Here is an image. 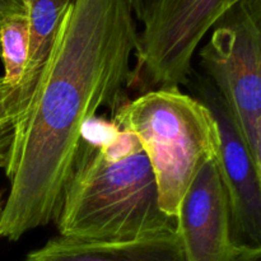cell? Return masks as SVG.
<instances>
[{
  "instance_id": "6da1fadb",
  "label": "cell",
  "mask_w": 261,
  "mask_h": 261,
  "mask_svg": "<svg viewBox=\"0 0 261 261\" xmlns=\"http://www.w3.org/2000/svg\"><path fill=\"white\" fill-rule=\"evenodd\" d=\"M138 35L130 0H74L18 121L0 237L55 222L82 129L126 99Z\"/></svg>"
},
{
  "instance_id": "7a4b0ae2",
  "label": "cell",
  "mask_w": 261,
  "mask_h": 261,
  "mask_svg": "<svg viewBox=\"0 0 261 261\" xmlns=\"http://www.w3.org/2000/svg\"><path fill=\"white\" fill-rule=\"evenodd\" d=\"M55 223L59 236L78 241H125L176 229V219L161 209L139 140L101 116L82 129Z\"/></svg>"
},
{
  "instance_id": "3957f363",
  "label": "cell",
  "mask_w": 261,
  "mask_h": 261,
  "mask_svg": "<svg viewBox=\"0 0 261 261\" xmlns=\"http://www.w3.org/2000/svg\"><path fill=\"white\" fill-rule=\"evenodd\" d=\"M111 121L139 140L154 173L161 209L176 219L200 168L218 154L212 112L180 88L155 89L121 102Z\"/></svg>"
},
{
  "instance_id": "277c9868",
  "label": "cell",
  "mask_w": 261,
  "mask_h": 261,
  "mask_svg": "<svg viewBox=\"0 0 261 261\" xmlns=\"http://www.w3.org/2000/svg\"><path fill=\"white\" fill-rule=\"evenodd\" d=\"M199 61L261 170V0H241L212 28Z\"/></svg>"
},
{
  "instance_id": "5b68a950",
  "label": "cell",
  "mask_w": 261,
  "mask_h": 261,
  "mask_svg": "<svg viewBox=\"0 0 261 261\" xmlns=\"http://www.w3.org/2000/svg\"><path fill=\"white\" fill-rule=\"evenodd\" d=\"M239 2L152 0L140 22L129 87L145 93L185 86L200 42Z\"/></svg>"
},
{
  "instance_id": "8992f818",
  "label": "cell",
  "mask_w": 261,
  "mask_h": 261,
  "mask_svg": "<svg viewBox=\"0 0 261 261\" xmlns=\"http://www.w3.org/2000/svg\"><path fill=\"white\" fill-rule=\"evenodd\" d=\"M185 86L216 120L219 138L216 161L228 196L232 241L236 246L261 247V170L212 82L193 70Z\"/></svg>"
},
{
  "instance_id": "52a82bcc",
  "label": "cell",
  "mask_w": 261,
  "mask_h": 261,
  "mask_svg": "<svg viewBox=\"0 0 261 261\" xmlns=\"http://www.w3.org/2000/svg\"><path fill=\"white\" fill-rule=\"evenodd\" d=\"M176 232L189 261H231L232 241L228 196L216 160L200 168L182 199Z\"/></svg>"
},
{
  "instance_id": "ba28073f",
  "label": "cell",
  "mask_w": 261,
  "mask_h": 261,
  "mask_svg": "<svg viewBox=\"0 0 261 261\" xmlns=\"http://www.w3.org/2000/svg\"><path fill=\"white\" fill-rule=\"evenodd\" d=\"M24 261H189L177 232L125 241H78L54 237Z\"/></svg>"
},
{
  "instance_id": "9c48e42d",
  "label": "cell",
  "mask_w": 261,
  "mask_h": 261,
  "mask_svg": "<svg viewBox=\"0 0 261 261\" xmlns=\"http://www.w3.org/2000/svg\"><path fill=\"white\" fill-rule=\"evenodd\" d=\"M28 22L30 60L22 89L30 99L38 74L51 53L56 36L74 0H22ZM27 106V105H25Z\"/></svg>"
},
{
  "instance_id": "30bf717a",
  "label": "cell",
  "mask_w": 261,
  "mask_h": 261,
  "mask_svg": "<svg viewBox=\"0 0 261 261\" xmlns=\"http://www.w3.org/2000/svg\"><path fill=\"white\" fill-rule=\"evenodd\" d=\"M0 59L4 66L2 78L5 83L12 87L22 86L30 60V36L25 13L0 20Z\"/></svg>"
},
{
  "instance_id": "8fae6325",
  "label": "cell",
  "mask_w": 261,
  "mask_h": 261,
  "mask_svg": "<svg viewBox=\"0 0 261 261\" xmlns=\"http://www.w3.org/2000/svg\"><path fill=\"white\" fill-rule=\"evenodd\" d=\"M27 105L22 87H12L0 76V170L7 168L18 121Z\"/></svg>"
},
{
  "instance_id": "7c38bea8",
  "label": "cell",
  "mask_w": 261,
  "mask_h": 261,
  "mask_svg": "<svg viewBox=\"0 0 261 261\" xmlns=\"http://www.w3.org/2000/svg\"><path fill=\"white\" fill-rule=\"evenodd\" d=\"M231 261H261V247L236 246Z\"/></svg>"
},
{
  "instance_id": "4fadbf2b",
  "label": "cell",
  "mask_w": 261,
  "mask_h": 261,
  "mask_svg": "<svg viewBox=\"0 0 261 261\" xmlns=\"http://www.w3.org/2000/svg\"><path fill=\"white\" fill-rule=\"evenodd\" d=\"M14 14H24L22 0H0V20Z\"/></svg>"
},
{
  "instance_id": "5bb4252c",
  "label": "cell",
  "mask_w": 261,
  "mask_h": 261,
  "mask_svg": "<svg viewBox=\"0 0 261 261\" xmlns=\"http://www.w3.org/2000/svg\"><path fill=\"white\" fill-rule=\"evenodd\" d=\"M132 2V7L133 10H134V15L135 19H138L139 22H142L143 17L147 13L148 8H149L150 2L152 0H130Z\"/></svg>"
},
{
  "instance_id": "9a60e30c",
  "label": "cell",
  "mask_w": 261,
  "mask_h": 261,
  "mask_svg": "<svg viewBox=\"0 0 261 261\" xmlns=\"http://www.w3.org/2000/svg\"><path fill=\"white\" fill-rule=\"evenodd\" d=\"M2 209H3V204H2V195H0V214H2Z\"/></svg>"
}]
</instances>
